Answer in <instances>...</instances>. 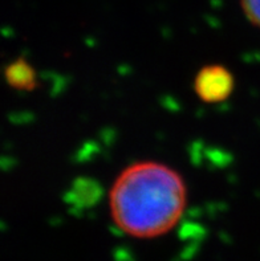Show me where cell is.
Segmentation results:
<instances>
[{
  "mask_svg": "<svg viewBox=\"0 0 260 261\" xmlns=\"http://www.w3.org/2000/svg\"><path fill=\"white\" fill-rule=\"evenodd\" d=\"M113 224L134 239H155L172 231L187 205V186L177 170L157 161L126 166L109 190Z\"/></svg>",
  "mask_w": 260,
  "mask_h": 261,
  "instance_id": "6da1fadb",
  "label": "cell"
},
{
  "mask_svg": "<svg viewBox=\"0 0 260 261\" xmlns=\"http://www.w3.org/2000/svg\"><path fill=\"white\" fill-rule=\"evenodd\" d=\"M193 88L202 102L221 103L234 92V74L221 64L204 65L195 74Z\"/></svg>",
  "mask_w": 260,
  "mask_h": 261,
  "instance_id": "7a4b0ae2",
  "label": "cell"
},
{
  "mask_svg": "<svg viewBox=\"0 0 260 261\" xmlns=\"http://www.w3.org/2000/svg\"><path fill=\"white\" fill-rule=\"evenodd\" d=\"M4 80L7 85L19 92H32L37 88L36 70L23 57L15 59L4 68Z\"/></svg>",
  "mask_w": 260,
  "mask_h": 261,
  "instance_id": "3957f363",
  "label": "cell"
},
{
  "mask_svg": "<svg viewBox=\"0 0 260 261\" xmlns=\"http://www.w3.org/2000/svg\"><path fill=\"white\" fill-rule=\"evenodd\" d=\"M102 194L99 183L90 178H79L73 182L66 199L76 208H88L94 204Z\"/></svg>",
  "mask_w": 260,
  "mask_h": 261,
  "instance_id": "277c9868",
  "label": "cell"
},
{
  "mask_svg": "<svg viewBox=\"0 0 260 261\" xmlns=\"http://www.w3.org/2000/svg\"><path fill=\"white\" fill-rule=\"evenodd\" d=\"M241 7L246 19L260 30V0H241Z\"/></svg>",
  "mask_w": 260,
  "mask_h": 261,
  "instance_id": "5b68a950",
  "label": "cell"
}]
</instances>
